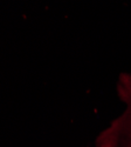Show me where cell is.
<instances>
[{"instance_id": "cell-1", "label": "cell", "mask_w": 131, "mask_h": 147, "mask_svg": "<svg viewBox=\"0 0 131 147\" xmlns=\"http://www.w3.org/2000/svg\"><path fill=\"white\" fill-rule=\"evenodd\" d=\"M118 94L126 104V109L101 132L96 139V147H131V74L120 77Z\"/></svg>"}]
</instances>
